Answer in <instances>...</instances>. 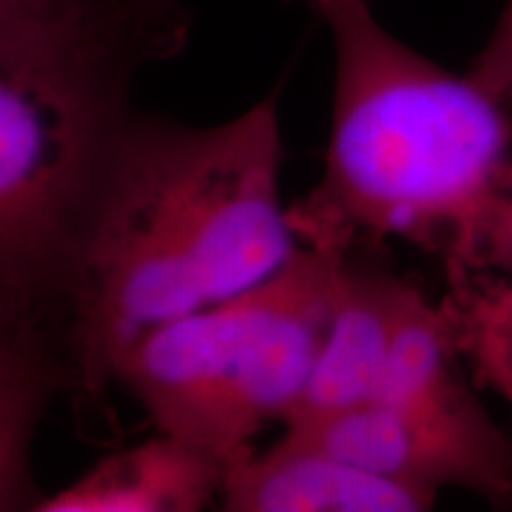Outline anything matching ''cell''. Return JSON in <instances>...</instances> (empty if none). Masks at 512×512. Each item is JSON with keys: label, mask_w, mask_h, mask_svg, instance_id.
Listing matches in <instances>:
<instances>
[{"label": "cell", "mask_w": 512, "mask_h": 512, "mask_svg": "<svg viewBox=\"0 0 512 512\" xmlns=\"http://www.w3.org/2000/svg\"><path fill=\"white\" fill-rule=\"evenodd\" d=\"M335 50L320 181L287 207L302 247L351 256L384 240L446 275L512 271V107L420 55L370 0H323Z\"/></svg>", "instance_id": "6da1fadb"}, {"label": "cell", "mask_w": 512, "mask_h": 512, "mask_svg": "<svg viewBox=\"0 0 512 512\" xmlns=\"http://www.w3.org/2000/svg\"><path fill=\"white\" fill-rule=\"evenodd\" d=\"M143 69L105 50L0 43V337L62 358L76 256Z\"/></svg>", "instance_id": "7a4b0ae2"}, {"label": "cell", "mask_w": 512, "mask_h": 512, "mask_svg": "<svg viewBox=\"0 0 512 512\" xmlns=\"http://www.w3.org/2000/svg\"><path fill=\"white\" fill-rule=\"evenodd\" d=\"M347 256L299 245L261 285L169 320L117 366L159 432L238 467L268 422H285L328 335Z\"/></svg>", "instance_id": "3957f363"}, {"label": "cell", "mask_w": 512, "mask_h": 512, "mask_svg": "<svg viewBox=\"0 0 512 512\" xmlns=\"http://www.w3.org/2000/svg\"><path fill=\"white\" fill-rule=\"evenodd\" d=\"M275 95L216 126L169 119V166L207 304L278 273L299 249L280 200Z\"/></svg>", "instance_id": "277c9868"}, {"label": "cell", "mask_w": 512, "mask_h": 512, "mask_svg": "<svg viewBox=\"0 0 512 512\" xmlns=\"http://www.w3.org/2000/svg\"><path fill=\"white\" fill-rule=\"evenodd\" d=\"M290 432L406 484L437 494L458 486L512 505V434L486 413L458 363L394 399L363 403Z\"/></svg>", "instance_id": "5b68a950"}, {"label": "cell", "mask_w": 512, "mask_h": 512, "mask_svg": "<svg viewBox=\"0 0 512 512\" xmlns=\"http://www.w3.org/2000/svg\"><path fill=\"white\" fill-rule=\"evenodd\" d=\"M420 294L396 273L361 264L354 254L344 259L328 335L285 430L375 401L396 335Z\"/></svg>", "instance_id": "8992f818"}, {"label": "cell", "mask_w": 512, "mask_h": 512, "mask_svg": "<svg viewBox=\"0 0 512 512\" xmlns=\"http://www.w3.org/2000/svg\"><path fill=\"white\" fill-rule=\"evenodd\" d=\"M437 491L406 484L285 430L271 448L233 467L221 508L228 512H422Z\"/></svg>", "instance_id": "52a82bcc"}, {"label": "cell", "mask_w": 512, "mask_h": 512, "mask_svg": "<svg viewBox=\"0 0 512 512\" xmlns=\"http://www.w3.org/2000/svg\"><path fill=\"white\" fill-rule=\"evenodd\" d=\"M228 475L207 448L159 432L98 460L34 512H200L223 501Z\"/></svg>", "instance_id": "ba28073f"}, {"label": "cell", "mask_w": 512, "mask_h": 512, "mask_svg": "<svg viewBox=\"0 0 512 512\" xmlns=\"http://www.w3.org/2000/svg\"><path fill=\"white\" fill-rule=\"evenodd\" d=\"M183 0H0V38L126 50L147 64L188 41Z\"/></svg>", "instance_id": "9c48e42d"}, {"label": "cell", "mask_w": 512, "mask_h": 512, "mask_svg": "<svg viewBox=\"0 0 512 512\" xmlns=\"http://www.w3.org/2000/svg\"><path fill=\"white\" fill-rule=\"evenodd\" d=\"M55 394H67L60 356L36 339L0 337V510L34 512L46 496L31 475V448Z\"/></svg>", "instance_id": "30bf717a"}, {"label": "cell", "mask_w": 512, "mask_h": 512, "mask_svg": "<svg viewBox=\"0 0 512 512\" xmlns=\"http://www.w3.org/2000/svg\"><path fill=\"white\" fill-rule=\"evenodd\" d=\"M441 304L477 384L512 406V271L448 275Z\"/></svg>", "instance_id": "8fae6325"}, {"label": "cell", "mask_w": 512, "mask_h": 512, "mask_svg": "<svg viewBox=\"0 0 512 512\" xmlns=\"http://www.w3.org/2000/svg\"><path fill=\"white\" fill-rule=\"evenodd\" d=\"M467 74L503 105L512 107V0L505 3L494 31L472 60Z\"/></svg>", "instance_id": "7c38bea8"}, {"label": "cell", "mask_w": 512, "mask_h": 512, "mask_svg": "<svg viewBox=\"0 0 512 512\" xmlns=\"http://www.w3.org/2000/svg\"><path fill=\"white\" fill-rule=\"evenodd\" d=\"M318 3H323V0H313V5H318Z\"/></svg>", "instance_id": "4fadbf2b"}]
</instances>
